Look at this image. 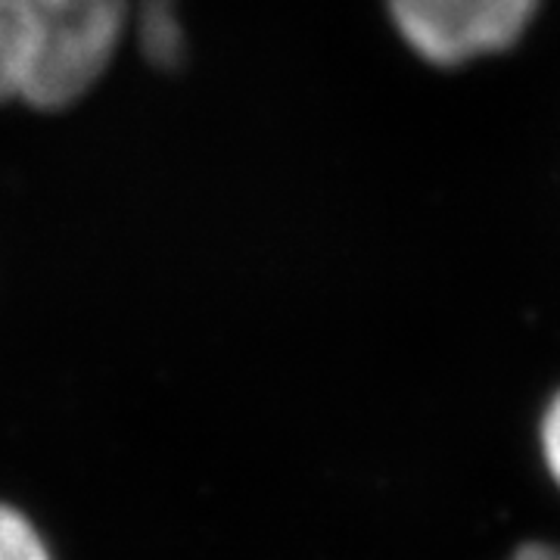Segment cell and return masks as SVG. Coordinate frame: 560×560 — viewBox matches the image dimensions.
<instances>
[{
	"label": "cell",
	"mask_w": 560,
	"mask_h": 560,
	"mask_svg": "<svg viewBox=\"0 0 560 560\" xmlns=\"http://www.w3.org/2000/svg\"><path fill=\"white\" fill-rule=\"evenodd\" d=\"M131 0H0V106L66 113L128 44Z\"/></svg>",
	"instance_id": "1"
},
{
	"label": "cell",
	"mask_w": 560,
	"mask_h": 560,
	"mask_svg": "<svg viewBox=\"0 0 560 560\" xmlns=\"http://www.w3.org/2000/svg\"><path fill=\"white\" fill-rule=\"evenodd\" d=\"M399 35L436 66H460L511 47L539 0H386Z\"/></svg>",
	"instance_id": "2"
},
{
	"label": "cell",
	"mask_w": 560,
	"mask_h": 560,
	"mask_svg": "<svg viewBox=\"0 0 560 560\" xmlns=\"http://www.w3.org/2000/svg\"><path fill=\"white\" fill-rule=\"evenodd\" d=\"M128 44L150 69L175 75L190 60V38L184 25V0H131Z\"/></svg>",
	"instance_id": "3"
},
{
	"label": "cell",
	"mask_w": 560,
	"mask_h": 560,
	"mask_svg": "<svg viewBox=\"0 0 560 560\" xmlns=\"http://www.w3.org/2000/svg\"><path fill=\"white\" fill-rule=\"evenodd\" d=\"M0 560H50L44 541L20 511L0 504Z\"/></svg>",
	"instance_id": "4"
},
{
	"label": "cell",
	"mask_w": 560,
	"mask_h": 560,
	"mask_svg": "<svg viewBox=\"0 0 560 560\" xmlns=\"http://www.w3.org/2000/svg\"><path fill=\"white\" fill-rule=\"evenodd\" d=\"M539 445L545 467H548L551 480L558 482L560 489V393H555V399L548 401V408H545V415H541Z\"/></svg>",
	"instance_id": "5"
},
{
	"label": "cell",
	"mask_w": 560,
	"mask_h": 560,
	"mask_svg": "<svg viewBox=\"0 0 560 560\" xmlns=\"http://www.w3.org/2000/svg\"><path fill=\"white\" fill-rule=\"evenodd\" d=\"M511 560H560V548L548 541H526L511 555Z\"/></svg>",
	"instance_id": "6"
}]
</instances>
